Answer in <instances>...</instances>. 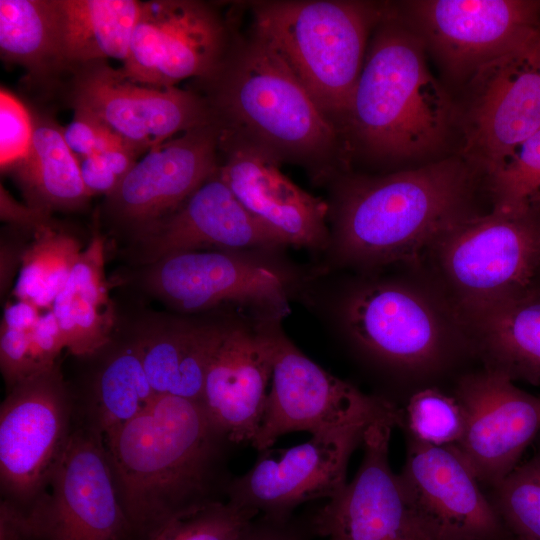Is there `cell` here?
Listing matches in <instances>:
<instances>
[{"label":"cell","mask_w":540,"mask_h":540,"mask_svg":"<svg viewBox=\"0 0 540 540\" xmlns=\"http://www.w3.org/2000/svg\"><path fill=\"white\" fill-rule=\"evenodd\" d=\"M122 508L135 539L185 510L226 500L235 445L201 402L157 395L103 436Z\"/></svg>","instance_id":"cell-1"},{"label":"cell","mask_w":540,"mask_h":540,"mask_svg":"<svg viewBox=\"0 0 540 540\" xmlns=\"http://www.w3.org/2000/svg\"><path fill=\"white\" fill-rule=\"evenodd\" d=\"M482 175L463 157L384 176L346 175L334 188L330 244L350 265L411 267L446 229L477 211Z\"/></svg>","instance_id":"cell-2"},{"label":"cell","mask_w":540,"mask_h":540,"mask_svg":"<svg viewBox=\"0 0 540 540\" xmlns=\"http://www.w3.org/2000/svg\"><path fill=\"white\" fill-rule=\"evenodd\" d=\"M222 128L317 177L337 171L341 131L282 57L252 31L232 39L217 71L199 82Z\"/></svg>","instance_id":"cell-3"},{"label":"cell","mask_w":540,"mask_h":540,"mask_svg":"<svg viewBox=\"0 0 540 540\" xmlns=\"http://www.w3.org/2000/svg\"><path fill=\"white\" fill-rule=\"evenodd\" d=\"M426 45L387 10L377 24L342 126L369 156L419 159L439 151L457 108L431 74Z\"/></svg>","instance_id":"cell-4"},{"label":"cell","mask_w":540,"mask_h":540,"mask_svg":"<svg viewBox=\"0 0 540 540\" xmlns=\"http://www.w3.org/2000/svg\"><path fill=\"white\" fill-rule=\"evenodd\" d=\"M386 12L364 1H259L252 4L253 32L282 57L341 131L368 36Z\"/></svg>","instance_id":"cell-5"},{"label":"cell","mask_w":540,"mask_h":540,"mask_svg":"<svg viewBox=\"0 0 540 540\" xmlns=\"http://www.w3.org/2000/svg\"><path fill=\"white\" fill-rule=\"evenodd\" d=\"M412 268L453 314L540 294V212L471 215L442 232Z\"/></svg>","instance_id":"cell-6"},{"label":"cell","mask_w":540,"mask_h":540,"mask_svg":"<svg viewBox=\"0 0 540 540\" xmlns=\"http://www.w3.org/2000/svg\"><path fill=\"white\" fill-rule=\"evenodd\" d=\"M344 318L361 349L407 373L440 371L468 351L451 308L419 278L359 287L346 301Z\"/></svg>","instance_id":"cell-7"},{"label":"cell","mask_w":540,"mask_h":540,"mask_svg":"<svg viewBox=\"0 0 540 540\" xmlns=\"http://www.w3.org/2000/svg\"><path fill=\"white\" fill-rule=\"evenodd\" d=\"M0 517L27 540H135L120 503L104 438L78 424L43 493L25 511L1 502Z\"/></svg>","instance_id":"cell-8"},{"label":"cell","mask_w":540,"mask_h":540,"mask_svg":"<svg viewBox=\"0 0 540 540\" xmlns=\"http://www.w3.org/2000/svg\"><path fill=\"white\" fill-rule=\"evenodd\" d=\"M74 420V398L59 362L10 387L0 406L1 502L23 512L36 501L66 448Z\"/></svg>","instance_id":"cell-9"},{"label":"cell","mask_w":540,"mask_h":540,"mask_svg":"<svg viewBox=\"0 0 540 540\" xmlns=\"http://www.w3.org/2000/svg\"><path fill=\"white\" fill-rule=\"evenodd\" d=\"M279 325L273 330V371L266 409L251 444L258 452L272 448L290 432L313 435L367 426L398 413L388 400L361 392L312 361Z\"/></svg>","instance_id":"cell-10"},{"label":"cell","mask_w":540,"mask_h":540,"mask_svg":"<svg viewBox=\"0 0 540 540\" xmlns=\"http://www.w3.org/2000/svg\"><path fill=\"white\" fill-rule=\"evenodd\" d=\"M538 42L485 63L467 80L465 103L457 111L459 155L483 179L540 129Z\"/></svg>","instance_id":"cell-11"},{"label":"cell","mask_w":540,"mask_h":540,"mask_svg":"<svg viewBox=\"0 0 540 540\" xmlns=\"http://www.w3.org/2000/svg\"><path fill=\"white\" fill-rule=\"evenodd\" d=\"M405 8L407 23L453 80L540 40V1L421 0Z\"/></svg>","instance_id":"cell-12"},{"label":"cell","mask_w":540,"mask_h":540,"mask_svg":"<svg viewBox=\"0 0 540 540\" xmlns=\"http://www.w3.org/2000/svg\"><path fill=\"white\" fill-rule=\"evenodd\" d=\"M230 29L212 4L198 0L142 1L121 72L157 88L209 79L232 42Z\"/></svg>","instance_id":"cell-13"},{"label":"cell","mask_w":540,"mask_h":540,"mask_svg":"<svg viewBox=\"0 0 540 540\" xmlns=\"http://www.w3.org/2000/svg\"><path fill=\"white\" fill-rule=\"evenodd\" d=\"M144 285L180 313L230 304L257 321H281L290 313L285 278L238 251H189L148 264Z\"/></svg>","instance_id":"cell-14"},{"label":"cell","mask_w":540,"mask_h":540,"mask_svg":"<svg viewBox=\"0 0 540 540\" xmlns=\"http://www.w3.org/2000/svg\"><path fill=\"white\" fill-rule=\"evenodd\" d=\"M68 75L69 105L100 119L141 154L216 120L199 92L133 82L106 60L81 65Z\"/></svg>","instance_id":"cell-15"},{"label":"cell","mask_w":540,"mask_h":540,"mask_svg":"<svg viewBox=\"0 0 540 540\" xmlns=\"http://www.w3.org/2000/svg\"><path fill=\"white\" fill-rule=\"evenodd\" d=\"M369 425L313 434L290 448L259 452L247 472L230 480L226 500L260 516L284 520L303 503L333 498L347 484L349 460L362 446Z\"/></svg>","instance_id":"cell-16"},{"label":"cell","mask_w":540,"mask_h":540,"mask_svg":"<svg viewBox=\"0 0 540 540\" xmlns=\"http://www.w3.org/2000/svg\"><path fill=\"white\" fill-rule=\"evenodd\" d=\"M398 413L365 430L361 464L343 490L319 507L309 521L324 540H431L389 462Z\"/></svg>","instance_id":"cell-17"},{"label":"cell","mask_w":540,"mask_h":540,"mask_svg":"<svg viewBox=\"0 0 540 540\" xmlns=\"http://www.w3.org/2000/svg\"><path fill=\"white\" fill-rule=\"evenodd\" d=\"M513 382L505 375L483 369L464 375L455 389L465 425L452 448L477 480L491 487L519 464L540 430V397Z\"/></svg>","instance_id":"cell-18"},{"label":"cell","mask_w":540,"mask_h":540,"mask_svg":"<svg viewBox=\"0 0 540 540\" xmlns=\"http://www.w3.org/2000/svg\"><path fill=\"white\" fill-rule=\"evenodd\" d=\"M270 152L221 127L218 173L240 203L287 245H330V206L300 188Z\"/></svg>","instance_id":"cell-19"},{"label":"cell","mask_w":540,"mask_h":540,"mask_svg":"<svg viewBox=\"0 0 540 540\" xmlns=\"http://www.w3.org/2000/svg\"><path fill=\"white\" fill-rule=\"evenodd\" d=\"M398 477L431 540H506L508 530L452 447L409 438Z\"/></svg>","instance_id":"cell-20"},{"label":"cell","mask_w":540,"mask_h":540,"mask_svg":"<svg viewBox=\"0 0 540 540\" xmlns=\"http://www.w3.org/2000/svg\"><path fill=\"white\" fill-rule=\"evenodd\" d=\"M220 134L215 120L150 149L107 196L110 215L137 230L173 211L218 170Z\"/></svg>","instance_id":"cell-21"},{"label":"cell","mask_w":540,"mask_h":540,"mask_svg":"<svg viewBox=\"0 0 540 540\" xmlns=\"http://www.w3.org/2000/svg\"><path fill=\"white\" fill-rule=\"evenodd\" d=\"M277 323H231L209 365L200 402L235 445H251L260 429L272 379Z\"/></svg>","instance_id":"cell-22"},{"label":"cell","mask_w":540,"mask_h":540,"mask_svg":"<svg viewBox=\"0 0 540 540\" xmlns=\"http://www.w3.org/2000/svg\"><path fill=\"white\" fill-rule=\"evenodd\" d=\"M135 232L148 264L210 247L241 251L287 246L240 203L218 170L173 211Z\"/></svg>","instance_id":"cell-23"},{"label":"cell","mask_w":540,"mask_h":540,"mask_svg":"<svg viewBox=\"0 0 540 540\" xmlns=\"http://www.w3.org/2000/svg\"><path fill=\"white\" fill-rule=\"evenodd\" d=\"M230 324L164 314L139 325L132 335L153 390L200 402L209 365Z\"/></svg>","instance_id":"cell-24"},{"label":"cell","mask_w":540,"mask_h":540,"mask_svg":"<svg viewBox=\"0 0 540 540\" xmlns=\"http://www.w3.org/2000/svg\"><path fill=\"white\" fill-rule=\"evenodd\" d=\"M484 369L540 385V294L454 313Z\"/></svg>","instance_id":"cell-25"},{"label":"cell","mask_w":540,"mask_h":540,"mask_svg":"<svg viewBox=\"0 0 540 540\" xmlns=\"http://www.w3.org/2000/svg\"><path fill=\"white\" fill-rule=\"evenodd\" d=\"M142 1L53 0L64 73L94 61H125Z\"/></svg>","instance_id":"cell-26"},{"label":"cell","mask_w":540,"mask_h":540,"mask_svg":"<svg viewBox=\"0 0 540 540\" xmlns=\"http://www.w3.org/2000/svg\"><path fill=\"white\" fill-rule=\"evenodd\" d=\"M32 111L34 135L28 155L8 170L28 206L41 212L72 211L91 197L79 160L67 146L62 127L48 115Z\"/></svg>","instance_id":"cell-27"},{"label":"cell","mask_w":540,"mask_h":540,"mask_svg":"<svg viewBox=\"0 0 540 540\" xmlns=\"http://www.w3.org/2000/svg\"><path fill=\"white\" fill-rule=\"evenodd\" d=\"M66 349L86 357L113 337L114 314L104 274V240L95 235L82 250L52 306Z\"/></svg>","instance_id":"cell-28"},{"label":"cell","mask_w":540,"mask_h":540,"mask_svg":"<svg viewBox=\"0 0 540 540\" xmlns=\"http://www.w3.org/2000/svg\"><path fill=\"white\" fill-rule=\"evenodd\" d=\"M93 355L97 361L81 424L104 436L145 410L158 394L149 382L133 335L124 339L113 335Z\"/></svg>","instance_id":"cell-29"},{"label":"cell","mask_w":540,"mask_h":540,"mask_svg":"<svg viewBox=\"0 0 540 540\" xmlns=\"http://www.w3.org/2000/svg\"><path fill=\"white\" fill-rule=\"evenodd\" d=\"M0 54L34 79L51 80L64 73L53 0H0Z\"/></svg>","instance_id":"cell-30"},{"label":"cell","mask_w":540,"mask_h":540,"mask_svg":"<svg viewBox=\"0 0 540 540\" xmlns=\"http://www.w3.org/2000/svg\"><path fill=\"white\" fill-rule=\"evenodd\" d=\"M33 235L23 252L13 292L18 300L49 311L82 250L75 237L53 224Z\"/></svg>","instance_id":"cell-31"},{"label":"cell","mask_w":540,"mask_h":540,"mask_svg":"<svg viewBox=\"0 0 540 540\" xmlns=\"http://www.w3.org/2000/svg\"><path fill=\"white\" fill-rule=\"evenodd\" d=\"M491 210L523 215L540 212V129L483 179Z\"/></svg>","instance_id":"cell-32"},{"label":"cell","mask_w":540,"mask_h":540,"mask_svg":"<svg viewBox=\"0 0 540 540\" xmlns=\"http://www.w3.org/2000/svg\"><path fill=\"white\" fill-rule=\"evenodd\" d=\"M259 515L227 500L177 513L135 540H239Z\"/></svg>","instance_id":"cell-33"},{"label":"cell","mask_w":540,"mask_h":540,"mask_svg":"<svg viewBox=\"0 0 540 540\" xmlns=\"http://www.w3.org/2000/svg\"><path fill=\"white\" fill-rule=\"evenodd\" d=\"M491 503L516 540H540V454L493 487Z\"/></svg>","instance_id":"cell-34"},{"label":"cell","mask_w":540,"mask_h":540,"mask_svg":"<svg viewBox=\"0 0 540 540\" xmlns=\"http://www.w3.org/2000/svg\"><path fill=\"white\" fill-rule=\"evenodd\" d=\"M400 424H405L410 439L433 446L452 447L463 434L465 416L455 395L427 388L410 397L405 413L400 410Z\"/></svg>","instance_id":"cell-35"},{"label":"cell","mask_w":540,"mask_h":540,"mask_svg":"<svg viewBox=\"0 0 540 540\" xmlns=\"http://www.w3.org/2000/svg\"><path fill=\"white\" fill-rule=\"evenodd\" d=\"M34 135L32 111L12 92L0 91V165L8 171L29 153Z\"/></svg>","instance_id":"cell-36"},{"label":"cell","mask_w":540,"mask_h":540,"mask_svg":"<svg viewBox=\"0 0 540 540\" xmlns=\"http://www.w3.org/2000/svg\"><path fill=\"white\" fill-rule=\"evenodd\" d=\"M141 154L130 146L111 149L79 161L83 183L89 194H112Z\"/></svg>","instance_id":"cell-37"},{"label":"cell","mask_w":540,"mask_h":540,"mask_svg":"<svg viewBox=\"0 0 540 540\" xmlns=\"http://www.w3.org/2000/svg\"><path fill=\"white\" fill-rule=\"evenodd\" d=\"M62 134L79 161L111 149L132 147L100 119L82 110H74L73 119L62 127Z\"/></svg>","instance_id":"cell-38"},{"label":"cell","mask_w":540,"mask_h":540,"mask_svg":"<svg viewBox=\"0 0 540 540\" xmlns=\"http://www.w3.org/2000/svg\"><path fill=\"white\" fill-rule=\"evenodd\" d=\"M66 342L52 312L40 315L31 332V358L34 374L46 371L58 363V357Z\"/></svg>","instance_id":"cell-39"},{"label":"cell","mask_w":540,"mask_h":540,"mask_svg":"<svg viewBox=\"0 0 540 540\" xmlns=\"http://www.w3.org/2000/svg\"><path fill=\"white\" fill-rule=\"evenodd\" d=\"M306 531L293 522L258 516L239 540H305Z\"/></svg>","instance_id":"cell-40"},{"label":"cell","mask_w":540,"mask_h":540,"mask_svg":"<svg viewBox=\"0 0 540 540\" xmlns=\"http://www.w3.org/2000/svg\"><path fill=\"white\" fill-rule=\"evenodd\" d=\"M1 219L33 234L52 224L50 214L20 205L1 187Z\"/></svg>","instance_id":"cell-41"},{"label":"cell","mask_w":540,"mask_h":540,"mask_svg":"<svg viewBox=\"0 0 540 540\" xmlns=\"http://www.w3.org/2000/svg\"><path fill=\"white\" fill-rule=\"evenodd\" d=\"M0 540H27L14 527L0 523Z\"/></svg>","instance_id":"cell-42"},{"label":"cell","mask_w":540,"mask_h":540,"mask_svg":"<svg viewBox=\"0 0 540 540\" xmlns=\"http://www.w3.org/2000/svg\"><path fill=\"white\" fill-rule=\"evenodd\" d=\"M537 54H538V59H539V63H540V40L537 44Z\"/></svg>","instance_id":"cell-43"}]
</instances>
